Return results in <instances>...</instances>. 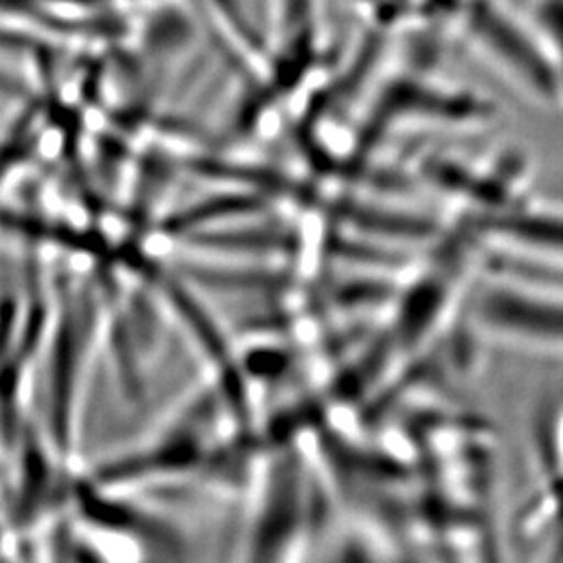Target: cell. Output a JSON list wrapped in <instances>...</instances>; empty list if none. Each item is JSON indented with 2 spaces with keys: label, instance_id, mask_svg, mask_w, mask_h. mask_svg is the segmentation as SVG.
<instances>
[{
  "label": "cell",
  "instance_id": "obj_1",
  "mask_svg": "<svg viewBox=\"0 0 563 563\" xmlns=\"http://www.w3.org/2000/svg\"><path fill=\"white\" fill-rule=\"evenodd\" d=\"M463 32L482 54L537 101L562 102V86L532 22L500 0H467L457 11Z\"/></svg>",
  "mask_w": 563,
  "mask_h": 563
},
{
  "label": "cell",
  "instance_id": "obj_2",
  "mask_svg": "<svg viewBox=\"0 0 563 563\" xmlns=\"http://www.w3.org/2000/svg\"><path fill=\"white\" fill-rule=\"evenodd\" d=\"M307 457L298 446L279 451L261 479L254 501L249 559L279 560L301 542Z\"/></svg>",
  "mask_w": 563,
  "mask_h": 563
},
{
  "label": "cell",
  "instance_id": "obj_3",
  "mask_svg": "<svg viewBox=\"0 0 563 563\" xmlns=\"http://www.w3.org/2000/svg\"><path fill=\"white\" fill-rule=\"evenodd\" d=\"M476 323L527 345L563 349V294L516 282L487 283L473 301Z\"/></svg>",
  "mask_w": 563,
  "mask_h": 563
},
{
  "label": "cell",
  "instance_id": "obj_4",
  "mask_svg": "<svg viewBox=\"0 0 563 563\" xmlns=\"http://www.w3.org/2000/svg\"><path fill=\"white\" fill-rule=\"evenodd\" d=\"M183 249L201 255L232 257V260H274L282 255L298 268L305 260L307 238L301 229L274 221L252 218L238 223L197 230L181 238Z\"/></svg>",
  "mask_w": 563,
  "mask_h": 563
},
{
  "label": "cell",
  "instance_id": "obj_5",
  "mask_svg": "<svg viewBox=\"0 0 563 563\" xmlns=\"http://www.w3.org/2000/svg\"><path fill=\"white\" fill-rule=\"evenodd\" d=\"M482 229L490 240L509 249L563 263L562 205L520 202L487 216Z\"/></svg>",
  "mask_w": 563,
  "mask_h": 563
},
{
  "label": "cell",
  "instance_id": "obj_6",
  "mask_svg": "<svg viewBox=\"0 0 563 563\" xmlns=\"http://www.w3.org/2000/svg\"><path fill=\"white\" fill-rule=\"evenodd\" d=\"M271 212V202L265 197L229 194V196L210 197L205 201L194 202L188 207L170 213L161 221L159 234L181 240L197 230L223 227L252 218H266Z\"/></svg>",
  "mask_w": 563,
  "mask_h": 563
},
{
  "label": "cell",
  "instance_id": "obj_7",
  "mask_svg": "<svg viewBox=\"0 0 563 563\" xmlns=\"http://www.w3.org/2000/svg\"><path fill=\"white\" fill-rule=\"evenodd\" d=\"M529 21L548 48L562 86L563 102V0H531Z\"/></svg>",
  "mask_w": 563,
  "mask_h": 563
},
{
  "label": "cell",
  "instance_id": "obj_8",
  "mask_svg": "<svg viewBox=\"0 0 563 563\" xmlns=\"http://www.w3.org/2000/svg\"><path fill=\"white\" fill-rule=\"evenodd\" d=\"M434 2H437L438 8H441V10L452 11V15H457V11L462 10V5L467 0H434Z\"/></svg>",
  "mask_w": 563,
  "mask_h": 563
}]
</instances>
